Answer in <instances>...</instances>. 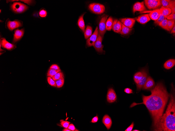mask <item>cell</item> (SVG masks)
<instances>
[{
    "mask_svg": "<svg viewBox=\"0 0 175 131\" xmlns=\"http://www.w3.org/2000/svg\"><path fill=\"white\" fill-rule=\"evenodd\" d=\"M151 92L150 96H143V103L136 104L134 106L141 104L146 105L152 117L153 126L155 129L163 115L170 95L161 82L157 84L155 88L151 90Z\"/></svg>",
    "mask_w": 175,
    "mask_h": 131,
    "instance_id": "cell-1",
    "label": "cell"
},
{
    "mask_svg": "<svg viewBox=\"0 0 175 131\" xmlns=\"http://www.w3.org/2000/svg\"><path fill=\"white\" fill-rule=\"evenodd\" d=\"M63 77L64 75L63 73L60 71L54 75L52 78L54 81H56Z\"/></svg>",
    "mask_w": 175,
    "mask_h": 131,
    "instance_id": "cell-32",
    "label": "cell"
},
{
    "mask_svg": "<svg viewBox=\"0 0 175 131\" xmlns=\"http://www.w3.org/2000/svg\"><path fill=\"white\" fill-rule=\"evenodd\" d=\"M142 74V73L141 71L140 72L136 73L134 75V79L136 85H137L138 84L141 78Z\"/></svg>",
    "mask_w": 175,
    "mask_h": 131,
    "instance_id": "cell-29",
    "label": "cell"
},
{
    "mask_svg": "<svg viewBox=\"0 0 175 131\" xmlns=\"http://www.w3.org/2000/svg\"><path fill=\"white\" fill-rule=\"evenodd\" d=\"M175 33V24L174 25L173 28L171 30L170 33Z\"/></svg>",
    "mask_w": 175,
    "mask_h": 131,
    "instance_id": "cell-46",
    "label": "cell"
},
{
    "mask_svg": "<svg viewBox=\"0 0 175 131\" xmlns=\"http://www.w3.org/2000/svg\"><path fill=\"white\" fill-rule=\"evenodd\" d=\"M174 1L169 0H161V6L163 7L169 8Z\"/></svg>",
    "mask_w": 175,
    "mask_h": 131,
    "instance_id": "cell-28",
    "label": "cell"
},
{
    "mask_svg": "<svg viewBox=\"0 0 175 131\" xmlns=\"http://www.w3.org/2000/svg\"><path fill=\"white\" fill-rule=\"evenodd\" d=\"M142 73L141 78L138 84L136 85L137 90L140 91L145 85L147 78V70L144 69L141 70Z\"/></svg>",
    "mask_w": 175,
    "mask_h": 131,
    "instance_id": "cell-7",
    "label": "cell"
},
{
    "mask_svg": "<svg viewBox=\"0 0 175 131\" xmlns=\"http://www.w3.org/2000/svg\"><path fill=\"white\" fill-rule=\"evenodd\" d=\"M169 8L170 9L171 11V13L175 14V1L173 2Z\"/></svg>",
    "mask_w": 175,
    "mask_h": 131,
    "instance_id": "cell-38",
    "label": "cell"
},
{
    "mask_svg": "<svg viewBox=\"0 0 175 131\" xmlns=\"http://www.w3.org/2000/svg\"><path fill=\"white\" fill-rule=\"evenodd\" d=\"M56 86L58 88H61L62 87L64 84V77L61 79L55 81Z\"/></svg>",
    "mask_w": 175,
    "mask_h": 131,
    "instance_id": "cell-31",
    "label": "cell"
},
{
    "mask_svg": "<svg viewBox=\"0 0 175 131\" xmlns=\"http://www.w3.org/2000/svg\"><path fill=\"white\" fill-rule=\"evenodd\" d=\"M117 99V96L114 90L112 88L109 89L107 94V102L109 103H112L115 102Z\"/></svg>",
    "mask_w": 175,
    "mask_h": 131,
    "instance_id": "cell-11",
    "label": "cell"
},
{
    "mask_svg": "<svg viewBox=\"0 0 175 131\" xmlns=\"http://www.w3.org/2000/svg\"><path fill=\"white\" fill-rule=\"evenodd\" d=\"M146 10V8L144 5V2H137L133 6V11L135 14L136 12H144Z\"/></svg>",
    "mask_w": 175,
    "mask_h": 131,
    "instance_id": "cell-12",
    "label": "cell"
},
{
    "mask_svg": "<svg viewBox=\"0 0 175 131\" xmlns=\"http://www.w3.org/2000/svg\"><path fill=\"white\" fill-rule=\"evenodd\" d=\"M24 33V30L23 29L16 30L15 31L13 42L15 43L19 41L23 37Z\"/></svg>",
    "mask_w": 175,
    "mask_h": 131,
    "instance_id": "cell-17",
    "label": "cell"
},
{
    "mask_svg": "<svg viewBox=\"0 0 175 131\" xmlns=\"http://www.w3.org/2000/svg\"><path fill=\"white\" fill-rule=\"evenodd\" d=\"M145 4L149 9H154L161 6L160 0H145Z\"/></svg>",
    "mask_w": 175,
    "mask_h": 131,
    "instance_id": "cell-5",
    "label": "cell"
},
{
    "mask_svg": "<svg viewBox=\"0 0 175 131\" xmlns=\"http://www.w3.org/2000/svg\"><path fill=\"white\" fill-rule=\"evenodd\" d=\"M159 9L161 14L165 16L166 18L171 13V9L169 7L162 6Z\"/></svg>",
    "mask_w": 175,
    "mask_h": 131,
    "instance_id": "cell-21",
    "label": "cell"
},
{
    "mask_svg": "<svg viewBox=\"0 0 175 131\" xmlns=\"http://www.w3.org/2000/svg\"><path fill=\"white\" fill-rule=\"evenodd\" d=\"M70 123L68 121H63L61 122V124L64 127L68 128V126L70 125Z\"/></svg>",
    "mask_w": 175,
    "mask_h": 131,
    "instance_id": "cell-37",
    "label": "cell"
},
{
    "mask_svg": "<svg viewBox=\"0 0 175 131\" xmlns=\"http://www.w3.org/2000/svg\"><path fill=\"white\" fill-rule=\"evenodd\" d=\"M122 28V23L117 19H115L113 21L112 29L113 30L117 33L121 31Z\"/></svg>",
    "mask_w": 175,
    "mask_h": 131,
    "instance_id": "cell-16",
    "label": "cell"
},
{
    "mask_svg": "<svg viewBox=\"0 0 175 131\" xmlns=\"http://www.w3.org/2000/svg\"><path fill=\"white\" fill-rule=\"evenodd\" d=\"M170 98L166 113L163 115L155 131H175V100L173 94Z\"/></svg>",
    "mask_w": 175,
    "mask_h": 131,
    "instance_id": "cell-2",
    "label": "cell"
},
{
    "mask_svg": "<svg viewBox=\"0 0 175 131\" xmlns=\"http://www.w3.org/2000/svg\"><path fill=\"white\" fill-rule=\"evenodd\" d=\"M165 18V16H164L162 15L161 14L159 18L157 20L155 21V23L157 25H159L161 22Z\"/></svg>",
    "mask_w": 175,
    "mask_h": 131,
    "instance_id": "cell-34",
    "label": "cell"
},
{
    "mask_svg": "<svg viewBox=\"0 0 175 131\" xmlns=\"http://www.w3.org/2000/svg\"><path fill=\"white\" fill-rule=\"evenodd\" d=\"M89 7L92 11L96 14H101L105 11V6L103 5L100 4L91 3L89 5Z\"/></svg>",
    "mask_w": 175,
    "mask_h": 131,
    "instance_id": "cell-3",
    "label": "cell"
},
{
    "mask_svg": "<svg viewBox=\"0 0 175 131\" xmlns=\"http://www.w3.org/2000/svg\"><path fill=\"white\" fill-rule=\"evenodd\" d=\"M175 64L174 59H171L167 61L164 64L163 67L167 69H169L174 66Z\"/></svg>",
    "mask_w": 175,
    "mask_h": 131,
    "instance_id": "cell-22",
    "label": "cell"
},
{
    "mask_svg": "<svg viewBox=\"0 0 175 131\" xmlns=\"http://www.w3.org/2000/svg\"><path fill=\"white\" fill-rule=\"evenodd\" d=\"M167 21L168 20L167 18H165L159 25L164 29L170 31V30L169 29L168 27Z\"/></svg>",
    "mask_w": 175,
    "mask_h": 131,
    "instance_id": "cell-30",
    "label": "cell"
},
{
    "mask_svg": "<svg viewBox=\"0 0 175 131\" xmlns=\"http://www.w3.org/2000/svg\"><path fill=\"white\" fill-rule=\"evenodd\" d=\"M28 7L26 5L19 2L14 3L11 6L13 11L17 14H20L26 11Z\"/></svg>",
    "mask_w": 175,
    "mask_h": 131,
    "instance_id": "cell-4",
    "label": "cell"
},
{
    "mask_svg": "<svg viewBox=\"0 0 175 131\" xmlns=\"http://www.w3.org/2000/svg\"><path fill=\"white\" fill-rule=\"evenodd\" d=\"M133 131H139L140 130H138L135 129V130H134Z\"/></svg>",
    "mask_w": 175,
    "mask_h": 131,
    "instance_id": "cell-48",
    "label": "cell"
},
{
    "mask_svg": "<svg viewBox=\"0 0 175 131\" xmlns=\"http://www.w3.org/2000/svg\"><path fill=\"white\" fill-rule=\"evenodd\" d=\"M134 126V123L133 122L132 124L125 130V131H132Z\"/></svg>",
    "mask_w": 175,
    "mask_h": 131,
    "instance_id": "cell-40",
    "label": "cell"
},
{
    "mask_svg": "<svg viewBox=\"0 0 175 131\" xmlns=\"http://www.w3.org/2000/svg\"><path fill=\"white\" fill-rule=\"evenodd\" d=\"M155 85V82L152 78L149 76L147 77V80L143 87L144 90H148L152 89Z\"/></svg>",
    "mask_w": 175,
    "mask_h": 131,
    "instance_id": "cell-15",
    "label": "cell"
},
{
    "mask_svg": "<svg viewBox=\"0 0 175 131\" xmlns=\"http://www.w3.org/2000/svg\"><path fill=\"white\" fill-rule=\"evenodd\" d=\"M135 18L138 22L142 24H145L150 20L149 14L141 15Z\"/></svg>",
    "mask_w": 175,
    "mask_h": 131,
    "instance_id": "cell-14",
    "label": "cell"
},
{
    "mask_svg": "<svg viewBox=\"0 0 175 131\" xmlns=\"http://www.w3.org/2000/svg\"><path fill=\"white\" fill-rule=\"evenodd\" d=\"M133 28H129L125 26L122 23V28L121 31L120 32V34L122 35H127L129 34Z\"/></svg>",
    "mask_w": 175,
    "mask_h": 131,
    "instance_id": "cell-25",
    "label": "cell"
},
{
    "mask_svg": "<svg viewBox=\"0 0 175 131\" xmlns=\"http://www.w3.org/2000/svg\"><path fill=\"white\" fill-rule=\"evenodd\" d=\"M161 14L159 9L152 11L149 14V16L151 19L156 21L159 18Z\"/></svg>",
    "mask_w": 175,
    "mask_h": 131,
    "instance_id": "cell-20",
    "label": "cell"
},
{
    "mask_svg": "<svg viewBox=\"0 0 175 131\" xmlns=\"http://www.w3.org/2000/svg\"><path fill=\"white\" fill-rule=\"evenodd\" d=\"M47 81L50 85L54 87H57L55 81L51 77L48 76L47 78Z\"/></svg>",
    "mask_w": 175,
    "mask_h": 131,
    "instance_id": "cell-35",
    "label": "cell"
},
{
    "mask_svg": "<svg viewBox=\"0 0 175 131\" xmlns=\"http://www.w3.org/2000/svg\"><path fill=\"white\" fill-rule=\"evenodd\" d=\"M175 20H168L167 21V25L168 29L170 30H172L174 25L175 24Z\"/></svg>",
    "mask_w": 175,
    "mask_h": 131,
    "instance_id": "cell-33",
    "label": "cell"
},
{
    "mask_svg": "<svg viewBox=\"0 0 175 131\" xmlns=\"http://www.w3.org/2000/svg\"><path fill=\"white\" fill-rule=\"evenodd\" d=\"M92 28L89 26H87L84 33L85 38L86 39H88L92 35Z\"/></svg>",
    "mask_w": 175,
    "mask_h": 131,
    "instance_id": "cell-24",
    "label": "cell"
},
{
    "mask_svg": "<svg viewBox=\"0 0 175 131\" xmlns=\"http://www.w3.org/2000/svg\"><path fill=\"white\" fill-rule=\"evenodd\" d=\"M167 19L168 20H175V14H171L167 17Z\"/></svg>",
    "mask_w": 175,
    "mask_h": 131,
    "instance_id": "cell-39",
    "label": "cell"
},
{
    "mask_svg": "<svg viewBox=\"0 0 175 131\" xmlns=\"http://www.w3.org/2000/svg\"><path fill=\"white\" fill-rule=\"evenodd\" d=\"M1 44L2 47L8 50H11L14 49L16 46L8 42L5 38L1 40Z\"/></svg>",
    "mask_w": 175,
    "mask_h": 131,
    "instance_id": "cell-18",
    "label": "cell"
},
{
    "mask_svg": "<svg viewBox=\"0 0 175 131\" xmlns=\"http://www.w3.org/2000/svg\"><path fill=\"white\" fill-rule=\"evenodd\" d=\"M98 116H96L94 117L92 119V122L94 123H95L98 121Z\"/></svg>",
    "mask_w": 175,
    "mask_h": 131,
    "instance_id": "cell-44",
    "label": "cell"
},
{
    "mask_svg": "<svg viewBox=\"0 0 175 131\" xmlns=\"http://www.w3.org/2000/svg\"><path fill=\"white\" fill-rule=\"evenodd\" d=\"M124 91L126 93L128 94L133 93V90L129 88L125 89Z\"/></svg>",
    "mask_w": 175,
    "mask_h": 131,
    "instance_id": "cell-41",
    "label": "cell"
},
{
    "mask_svg": "<svg viewBox=\"0 0 175 131\" xmlns=\"http://www.w3.org/2000/svg\"><path fill=\"white\" fill-rule=\"evenodd\" d=\"M119 20L124 26L130 29L133 27L136 21L135 18H125L120 19Z\"/></svg>",
    "mask_w": 175,
    "mask_h": 131,
    "instance_id": "cell-9",
    "label": "cell"
},
{
    "mask_svg": "<svg viewBox=\"0 0 175 131\" xmlns=\"http://www.w3.org/2000/svg\"><path fill=\"white\" fill-rule=\"evenodd\" d=\"M20 1L23 2L29 5H30L32 3V1Z\"/></svg>",
    "mask_w": 175,
    "mask_h": 131,
    "instance_id": "cell-45",
    "label": "cell"
},
{
    "mask_svg": "<svg viewBox=\"0 0 175 131\" xmlns=\"http://www.w3.org/2000/svg\"><path fill=\"white\" fill-rule=\"evenodd\" d=\"M22 24L20 21L18 20L14 21H9L7 23V26L9 29L10 31L22 26Z\"/></svg>",
    "mask_w": 175,
    "mask_h": 131,
    "instance_id": "cell-13",
    "label": "cell"
},
{
    "mask_svg": "<svg viewBox=\"0 0 175 131\" xmlns=\"http://www.w3.org/2000/svg\"><path fill=\"white\" fill-rule=\"evenodd\" d=\"M39 15L40 17L42 18L46 17L47 15L46 11L44 9H42L39 12Z\"/></svg>",
    "mask_w": 175,
    "mask_h": 131,
    "instance_id": "cell-36",
    "label": "cell"
},
{
    "mask_svg": "<svg viewBox=\"0 0 175 131\" xmlns=\"http://www.w3.org/2000/svg\"><path fill=\"white\" fill-rule=\"evenodd\" d=\"M84 14L82 15L79 18L78 22L79 27L84 32L85 31V26L83 19V16Z\"/></svg>",
    "mask_w": 175,
    "mask_h": 131,
    "instance_id": "cell-23",
    "label": "cell"
},
{
    "mask_svg": "<svg viewBox=\"0 0 175 131\" xmlns=\"http://www.w3.org/2000/svg\"><path fill=\"white\" fill-rule=\"evenodd\" d=\"M102 37L98 32L97 39L93 46L97 52L100 53H103L104 51L103 46L102 44Z\"/></svg>",
    "mask_w": 175,
    "mask_h": 131,
    "instance_id": "cell-8",
    "label": "cell"
},
{
    "mask_svg": "<svg viewBox=\"0 0 175 131\" xmlns=\"http://www.w3.org/2000/svg\"><path fill=\"white\" fill-rule=\"evenodd\" d=\"M63 131H71L70 130L68 129L67 128H65V129H64L63 130Z\"/></svg>",
    "mask_w": 175,
    "mask_h": 131,
    "instance_id": "cell-47",
    "label": "cell"
},
{
    "mask_svg": "<svg viewBox=\"0 0 175 131\" xmlns=\"http://www.w3.org/2000/svg\"><path fill=\"white\" fill-rule=\"evenodd\" d=\"M68 128L71 130L73 131H74L75 129V128L73 124H70L68 126Z\"/></svg>",
    "mask_w": 175,
    "mask_h": 131,
    "instance_id": "cell-43",
    "label": "cell"
},
{
    "mask_svg": "<svg viewBox=\"0 0 175 131\" xmlns=\"http://www.w3.org/2000/svg\"><path fill=\"white\" fill-rule=\"evenodd\" d=\"M98 33V27H97L93 34L86 41V45L88 46L91 47L94 45L97 39Z\"/></svg>",
    "mask_w": 175,
    "mask_h": 131,
    "instance_id": "cell-10",
    "label": "cell"
},
{
    "mask_svg": "<svg viewBox=\"0 0 175 131\" xmlns=\"http://www.w3.org/2000/svg\"><path fill=\"white\" fill-rule=\"evenodd\" d=\"M113 19L112 18L109 17L106 22V29L108 31L112 30L113 23Z\"/></svg>",
    "mask_w": 175,
    "mask_h": 131,
    "instance_id": "cell-26",
    "label": "cell"
},
{
    "mask_svg": "<svg viewBox=\"0 0 175 131\" xmlns=\"http://www.w3.org/2000/svg\"><path fill=\"white\" fill-rule=\"evenodd\" d=\"M60 71H61V70L60 69H55L50 68L48 72L47 76L52 78L54 75Z\"/></svg>",
    "mask_w": 175,
    "mask_h": 131,
    "instance_id": "cell-27",
    "label": "cell"
},
{
    "mask_svg": "<svg viewBox=\"0 0 175 131\" xmlns=\"http://www.w3.org/2000/svg\"><path fill=\"white\" fill-rule=\"evenodd\" d=\"M102 121L108 130L110 128L112 124V121L110 116L107 115H105L103 118Z\"/></svg>",
    "mask_w": 175,
    "mask_h": 131,
    "instance_id": "cell-19",
    "label": "cell"
},
{
    "mask_svg": "<svg viewBox=\"0 0 175 131\" xmlns=\"http://www.w3.org/2000/svg\"><path fill=\"white\" fill-rule=\"evenodd\" d=\"M108 16V15L104 14L100 23L99 33L102 37L104 36L106 31V21Z\"/></svg>",
    "mask_w": 175,
    "mask_h": 131,
    "instance_id": "cell-6",
    "label": "cell"
},
{
    "mask_svg": "<svg viewBox=\"0 0 175 131\" xmlns=\"http://www.w3.org/2000/svg\"><path fill=\"white\" fill-rule=\"evenodd\" d=\"M50 68L55 69H60V68L58 65L56 64L52 65L50 67Z\"/></svg>",
    "mask_w": 175,
    "mask_h": 131,
    "instance_id": "cell-42",
    "label": "cell"
}]
</instances>
